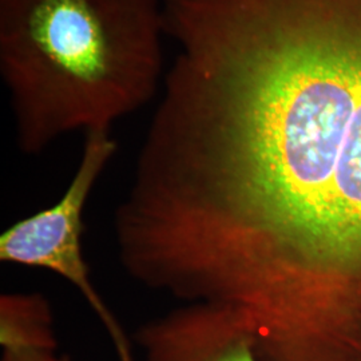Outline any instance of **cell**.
<instances>
[{
    "label": "cell",
    "instance_id": "1",
    "mask_svg": "<svg viewBox=\"0 0 361 361\" xmlns=\"http://www.w3.org/2000/svg\"><path fill=\"white\" fill-rule=\"evenodd\" d=\"M165 38L162 0H0V75L19 150L111 131L150 104Z\"/></svg>",
    "mask_w": 361,
    "mask_h": 361
},
{
    "label": "cell",
    "instance_id": "2",
    "mask_svg": "<svg viewBox=\"0 0 361 361\" xmlns=\"http://www.w3.org/2000/svg\"><path fill=\"white\" fill-rule=\"evenodd\" d=\"M77 170L61 198L38 213L20 219L0 235V261L51 271L85 298L116 340L122 361H130L128 341L109 310L83 256V214L101 176L118 150L111 131L85 134Z\"/></svg>",
    "mask_w": 361,
    "mask_h": 361
},
{
    "label": "cell",
    "instance_id": "3",
    "mask_svg": "<svg viewBox=\"0 0 361 361\" xmlns=\"http://www.w3.org/2000/svg\"><path fill=\"white\" fill-rule=\"evenodd\" d=\"M142 361H261L241 317L209 302L180 304L134 334Z\"/></svg>",
    "mask_w": 361,
    "mask_h": 361
},
{
    "label": "cell",
    "instance_id": "4",
    "mask_svg": "<svg viewBox=\"0 0 361 361\" xmlns=\"http://www.w3.org/2000/svg\"><path fill=\"white\" fill-rule=\"evenodd\" d=\"M0 345L3 350H56L49 300L42 293L1 295Z\"/></svg>",
    "mask_w": 361,
    "mask_h": 361
},
{
    "label": "cell",
    "instance_id": "5",
    "mask_svg": "<svg viewBox=\"0 0 361 361\" xmlns=\"http://www.w3.org/2000/svg\"><path fill=\"white\" fill-rule=\"evenodd\" d=\"M0 361H73L56 350H3Z\"/></svg>",
    "mask_w": 361,
    "mask_h": 361
}]
</instances>
